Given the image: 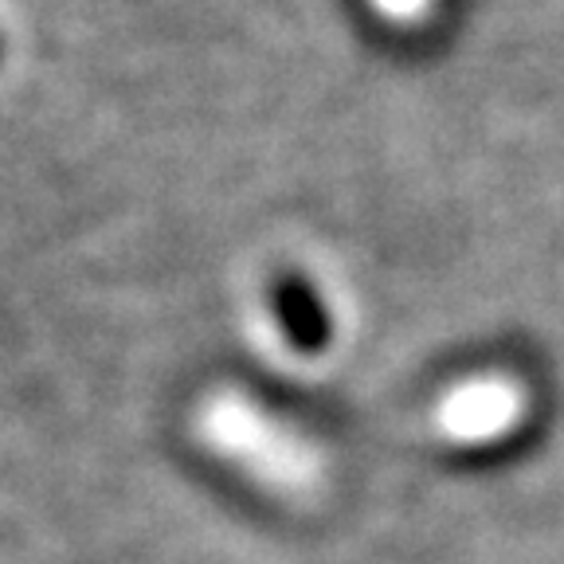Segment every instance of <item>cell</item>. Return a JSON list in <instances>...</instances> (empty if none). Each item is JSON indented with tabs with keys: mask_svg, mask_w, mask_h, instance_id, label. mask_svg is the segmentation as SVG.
I'll use <instances>...</instances> for the list:
<instances>
[{
	"mask_svg": "<svg viewBox=\"0 0 564 564\" xmlns=\"http://www.w3.org/2000/svg\"><path fill=\"white\" fill-rule=\"evenodd\" d=\"M506 408H510V397H506V388H494V384H475L467 388L463 397L451 400V412L447 423L455 432H494L498 423H506Z\"/></svg>",
	"mask_w": 564,
	"mask_h": 564,
	"instance_id": "obj_2",
	"label": "cell"
},
{
	"mask_svg": "<svg viewBox=\"0 0 564 564\" xmlns=\"http://www.w3.org/2000/svg\"><path fill=\"white\" fill-rule=\"evenodd\" d=\"M274 306H279V322L286 329V337L294 341V349H322L329 337L326 310L317 302V294L310 291L302 279H286L274 294Z\"/></svg>",
	"mask_w": 564,
	"mask_h": 564,
	"instance_id": "obj_1",
	"label": "cell"
},
{
	"mask_svg": "<svg viewBox=\"0 0 564 564\" xmlns=\"http://www.w3.org/2000/svg\"><path fill=\"white\" fill-rule=\"evenodd\" d=\"M420 4L423 0H380V9H388V12H415Z\"/></svg>",
	"mask_w": 564,
	"mask_h": 564,
	"instance_id": "obj_3",
	"label": "cell"
}]
</instances>
